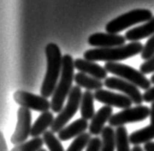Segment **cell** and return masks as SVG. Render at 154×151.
<instances>
[{
    "label": "cell",
    "instance_id": "6da1fadb",
    "mask_svg": "<svg viewBox=\"0 0 154 151\" xmlns=\"http://www.w3.org/2000/svg\"><path fill=\"white\" fill-rule=\"evenodd\" d=\"M144 45L139 41H133L128 44L111 48H96L84 52L83 57L90 61L118 62L129 57H135L143 52Z\"/></svg>",
    "mask_w": 154,
    "mask_h": 151
},
{
    "label": "cell",
    "instance_id": "7a4b0ae2",
    "mask_svg": "<svg viewBox=\"0 0 154 151\" xmlns=\"http://www.w3.org/2000/svg\"><path fill=\"white\" fill-rule=\"evenodd\" d=\"M45 55L47 60V69L43 82L41 85L40 93L44 98H49L54 94L60 78L62 69V56L60 47L55 43H49L46 45Z\"/></svg>",
    "mask_w": 154,
    "mask_h": 151
},
{
    "label": "cell",
    "instance_id": "3957f363",
    "mask_svg": "<svg viewBox=\"0 0 154 151\" xmlns=\"http://www.w3.org/2000/svg\"><path fill=\"white\" fill-rule=\"evenodd\" d=\"M74 59L70 55H64L62 57V69L60 78L57 85L54 94L52 96L51 109L54 113H60L64 106V101L68 99L73 88L72 83L75 80V64Z\"/></svg>",
    "mask_w": 154,
    "mask_h": 151
},
{
    "label": "cell",
    "instance_id": "277c9868",
    "mask_svg": "<svg viewBox=\"0 0 154 151\" xmlns=\"http://www.w3.org/2000/svg\"><path fill=\"white\" fill-rule=\"evenodd\" d=\"M153 17L152 13L147 9H136L125 13L114 18L105 26V30L109 34H119L135 24L147 22Z\"/></svg>",
    "mask_w": 154,
    "mask_h": 151
},
{
    "label": "cell",
    "instance_id": "5b68a950",
    "mask_svg": "<svg viewBox=\"0 0 154 151\" xmlns=\"http://www.w3.org/2000/svg\"><path fill=\"white\" fill-rule=\"evenodd\" d=\"M104 68L107 72L116 75L118 78L125 79L127 82L133 83L137 87L143 90H148L151 88V82L139 70L133 67L125 65L119 62H106Z\"/></svg>",
    "mask_w": 154,
    "mask_h": 151
},
{
    "label": "cell",
    "instance_id": "8992f818",
    "mask_svg": "<svg viewBox=\"0 0 154 151\" xmlns=\"http://www.w3.org/2000/svg\"><path fill=\"white\" fill-rule=\"evenodd\" d=\"M82 94L83 93L82 92V89L79 86H73L71 92L68 96L66 105L58 113V115L55 119V121L51 126L52 132L58 133L62 128L65 127L66 123L76 115L77 111L81 107Z\"/></svg>",
    "mask_w": 154,
    "mask_h": 151
},
{
    "label": "cell",
    "instance_id": "52a82bcc",
    "mask_svg": "<svg viewBox=\"0 0 154 151\" xmlns=\"http://www.w3.org/2000/svg\"><path fill=\"white\" fill-rule=\"evenodd\" d=\"M150 116V109L146 105H137L122 110L119 113L113 114L108 121L109 125L112 127L124 126L126 123L139 122L145 121Z\"/></svg>",
    "mask_w": 154,
    "mask_h": 151
},
{
    "label": "cell",
    "instance_id": "ba28073f",
    "mask_svg": "<svg viewBox=\"0 0 154 151\" xmlns=\"http://www.w3.org/2000/svg\"><path fill=\"white\" fill-rule=\"evenodd\" d=\"M14 100L20 106L38 112H46L51 108V102L43 96L35 95L23 90H17L14 93Z\"/></svg>",
    "mask_w": 154,
    "mask_h": 151
},
{
    "label": "cell",
    "instance_id": "9c48e42d",
    "mask_svg": "<svg viewBox=\"0 0 154 151\" xmlns=\"http://www.w3.org/2000/svg\"><path fill=\"white\" fill-rule=\"evenodd\" d=\"M32 113L30 109L20 106L17 110V122L14 132L11 137V143L17 145L26 142L31 136L32 130Z\"/></svg>",
    "mask_w": 154,
    "mask_h": 151
},
{
    "label": "cell",
    "instance_id": "30bf717a",
    "mask_svg": "<svg viewBox=\"0 0 154 151\" xmlns=\"http://www.w3.org/2000/svg\"><path fill=\"white\" fill-rule=\"evenodd\" d=\"M104 86L112 90H118L123 92L125 96L128 97L133 103L136 105H142V102L144 101L143 95L141 94V91L136 85L127 82L125 79L117 77H110L104 79Z\"/></svg>",
    "mask_w": 154,
    "mask_h": 151
},
{
    "label": "cell",
    "instance_id": "8fae6325",
    "mask_svg": "<svg viewBox=\"0 0 154 151\" xmlns=\"http://www.w3.org/2000/svg\"><path fill=\"white\" fill-rule=\"evenodd\" d=\"M94 97L96 100L111 107L114 106L118 107V108L126 109L131 107V105L133 104V101L127 96L123 94H117L108 90L100 89L98 91H95Z\"/></svg>",
    "mask_w": 154,
    "mask_h": 151
},
{
    "label": "cell",
    "instance_id": "7c38bea8",
    "mask_svg": "<svg viewBox=\"0 0 154 151\" xmlns=\"http://www.w3.org/2000/svg\"><path fill=\"white\" fill-rule=\"evenodd\" d=\"M126 41L125 36L119 34L96 33L88 37L89 45L97 48H111L125 45Z\"/></svg>",
    "mask_w": 154,
    "mask_h": 151
},
{
    "label": "cell",
    "instance_id": "4fadbf2b",
    "mask_svg": "<svg viewBox=\"0 0 154 151\" xmlns=\"http://www.w3.org/2000/svg\"><path fill=\"white\" fill-rule=\"evenodd\" d=\"M113 116V109L111 106L104 105L102 108H100L93 119L91 120V122L89 125V133L94 136H98V135L102 134L103 129H104V125L106 122L110 120V118Z\"/></svg>",
    "mask_w": 154,
    "mask_h": 151
},
{
    "label": "cell",
    "instance_id": "5bb4252c",
    "mask_svg": "<svg viewBox=\"0 0 154 151\" xmlns=\"http://www.w3.org/2000/svg\"><path fill=\"white\" fill-rule=\"evenodd\" d=\"M75 68L78 69L79 72L84 73L91 77L103 80L107 79V71L104 67H102L95 61H90L85 58H77L75 61Z\"/></svg>",
    "mask_w": 154,
    "mask_h": 151
},
{
    "label": "cell",
    "instance_id": "9a60e30c",
    "mask_svg": "<svg viewBox=\"0 0 154 151\" xmlns=\"http://www.w3.org/2000/svg\"><path fill=\"white\" fill-rule=\"evenodd\" d=\"M89 128V125L86 120L84 119H79L75 122H73L69 125L62 128L61 130L57 133V138L60 141H68V140L77 138L79 135L83 134Z\"/></svg>",
    "mask_w": 154,
    "mask_h": 151
},
{
    "label": "cell",
    "instance_id": "2e32d148",
    "mask_svg": "<svg viewBox=\"0 0 154 151\" xmlns=\"http://www.w3.org/2000/svg\"><path fill=\"white\" fill-rule=\"evenodd\" d=\"M153 35H154V17L145 24L135 27V28L127 31L125 36L126 40L133 42V41H139L141 39H144L146 37L151 36Z\"/></svg>",
    "mask_w": 154,
    "mask_h": 151
},
{
    "label": "cell",
    "instance_id": "e0dca14e",
    "mask_svg": "<svg viewBox=\"0 0 154 151\" xmlns=\"http://www.w3.org/2000/svg\"><path fill=\"white\" fill-rule=\"evenodd\" d=\"M54 121H55V119L52 112L46 111V112L41 113L40 116L36 119V121L35 122L34 125L32 126L31 136L33 138H36V137L41 136V135H43L47 131V129L49 127L51 128Z\"/></svg>",
    "mask_w": 154,
    "mask_h": 151
},
{
    "label": "cell",
    "instance_id": "ac0fdd59",
    "mask_svg": "<svg viewBox=\"0 0 154 151\" xmlns=\"http://www.w3.org/2000/svg\"><path fill=\"white\" fill-rule=\"evenodd\" d=\"M75 82L78 86L82 88H85L89 91H98L100 89H103V86L104 83L98 79H95L89 75H86L84 73L79 72L75 75Z\"/></svg>",
    "mask_w": 154,
    "mask_h": 151
},
{
    "label": "cell",
    "instance_id": "d6986e66",
    "mask_svg": "<svg viewBox=\"0 0 154 151\" xmlns=\"http://www.w3.org/2000/svg\"><path fill=\"white\" fill-rule=\"evenodd\" d=\"M94 100L95 97L91 91L86 90L82 94V98L81 101V115L84 120H92L95 116V108H94Z\"/></svg>",
    "mask_w": 154,
    "mask_h": 151
},
{
    "label": "cell",
    "instance_id": "ffe728a7",
    "mask_svg": "<svg viewBox=\"0 0 154 151\" xmlns=\"http://www.w3.org/2000/svg\"><path fill=\"white\" fill-rule=\"evenodd\" d=\"M152 139H154V126L152 125H147L129 135V143L133 145L149 143Z\"/></svg>",
    "mask_w": 154,
    "mask_h": 151
},
{
    "label": "cell",
    "instance_id": "44dd1931",
    "mask_svg": "<svg viewBox=\"0 0 154 151\" xmlns=\"http://www.w3.org/2000/svg\"><path fill=\"white\" fill-rule=\"evenodd\" d=\"M102 148L100 151H115L116 148V131L112 126H105L102 133Z\"/></svg>",
    "mask_w": 154,
    "mask_h": 151
},
{
    "label": "cell",
    "instance_id": "7402d4cb",
    "mask_svg": "<svg viewBox=\"0 0 154 151\" xmlns=\"http://www.w3.org/2000/svg\"><path fill=\"white\" fill-rule=\"evenodd\" d=\"M129 136L125 126L116 129V149L117 151H131L129 147Z\"/></svg>",
    "mask_w": 154,
    "mask_h": 151
},
{
    "label": "cell",
    "instance_id": "603a6c76",
    "mask_svg": "<svg viewBox=\"0 0 154 151\" xmlns=\"http://www.w3.org/2000/svg\"><path fill=\"white\" fill-rule=\"evenodd\" d=\"M44 144L43 139L40 137L33 138L28 142H24L14 145L11 151H39L42 149V145Z\"/></svg>",
    "mask_w": 154,
    "mask_h": 151
},
{
    "label": "cell",
    "instance_id": "cb8c5ba5",
    "mask_svg": "<svg viewBox=\"0 0 154 151\" xmlns=\"http://www.w3.org/2000/svg\"><path fill=\"white\" fill-rule=\"evenodd\" d=\"M42 136L44 143L49 148V151H64V148L60 143V140L56 137L54 132L46 131Z\"/></svg>",
    "mask_w": 154,
    "mask_h": 151
},
{
    "label": "cell",
    "instance_id": "d4e9b609",
    "mask_svg": "<svg viewBox=\"0 0 154 151\" xmlns=\"http://www.w3.org/2000/svg\"><path fill=\"white\" fill-rule=\"evenodd\" d=\"M91 134L84 132L83 134L79 135L75 140L72 142V143L69 145V147L67 148L66 151H82L85 147H87V145L91 140Z\"/></svg>",
    "mask_w": 154,
    "mask_h": 151
},
{
    "label": "cell",
    "instance_id": "484cf974",
    "mask_svg": "<svg viewBox=\"0 0 154 151\" xmlns=\"http://www.w3.org/2000/svg\"><path fill=\"white\" fill-rule=\"evenodd\" d=\"M154 55V35L149 37V39L146 41L144 45V49L141 53V57L143 59H149Z\"/></svg>",
    "mask_w": 154,
    "mask_h": 151
},
{
    "label": "cell",
    "instance_id": "4316f807",
    "mask_svg": "<svg viewBox=\"0 0 154 151\" xmlns=\"http://www.w3.org/2000/svg\"><path fill=\"white\" fill-rule=\"evenodd\" d=\"M140 71L144 75L154 72V55L142 64L140 66Z\"/></svg>",
    "mask_w": 154,
    "mask_h": 151
},
{
    "label": "cell",
    "instance_id": "83f0119b",
    "mask_svg": "<svg viewBox=\"0 0 154 151\" xmlns=\"http://www.w3.org/2000/svg\"><path fill=\"white\" fill-rule=\"evenodd\" d=\"M103 141L99 137H94L90 140L86 147V151H100Z\"/></svg>",
    "mask_w": 154,
    "mask_h": 151
},
{
    "label": "cell",
    "instance_id": "f1b7e54d",
    "mask_svg": "<svg viewBox=\"0 0 154 151\" xmlns=\"http://www.w3.org/2000/svg\"><path fill=\"white\" fill-rule=\"evenodd\" d=\"M143 98H144V101L146 102H153L154 101V86L143 94Z\"/></svg>",
    "mask_w": 154,
    "mask_h": 151
},
{
    "label": "cell",
    "instance_id": "f546056e",
    "mask_svg": "<svg viewBox=\"0 0 154 151\" xmlns=\"http://www.w3.org/2000/svg\"><path fill=\"white\" fill-rule=\"evenodd\" d=\"M0 151H9L8 146H7V143L3 133H0Z\"/></svg>",
    "mask_w": 154,
    "mask_h": 151
},
{
    "label": "cell",
    "instance_id": "4dcf8cb0",
    "mask_svg": "<svg viewBox=\"0 0 154 151\" xmlns=\"http://www.w3.org/2000/svg\"><path fill=\"white\" fill-rule=\"evenodd\" d=\"M144 150L145 151H154V142H149V143H145Z\"/></svg>",
    "mask_w": 154,
    "mask_h": 151
},
{
    "label": "cell",
    "instance_id": "1f68e13d",
    "mask_svg": "<svg viewBox=\"0 0 154 151\" xmlns=\"http://www.w3.org/2000/svg\"><path fill=\"white\" fill-rule=\"evenodd\" d=\"M150 125L154 126V101L151 102V107H150Z\"/></svg>",
    "mask_w": 154,
    "mask_h": 151
},
{
    "label": "cell",
    "instance_id": "d6a6232c",
    "mask_svg": "<svg viewBox=\"0 0 154 151\" xmlns=\"http://www.w3.org/2000/svg\"><path fill=\"white\" fill-rule=\"evenodd\" d=\"M131 151H144V149H143L140 145H134Z\"/></svg>",
    "mask_w": 154,
    "mask_h": 151
},
{
    "label": "cell",
    "instance_id": "836d02e7",
    "mask_svg": "<svg viewBox=\"0 0 154 151\" xmlns=\"http://www.w3.org/2000/svg\"><path fill=\"white\" fill-rule=\"evenodd\" d=\"M150 82H151V83H153L154 84V74L151 76V79H150Z\"/></svg>",
    "mask_w": 154,
    "mask_h": 151
},
{
    "label": "cell",
    "instance_id": "e575fe53",
    "mask_svg": "<svg viewBox=\"0 0 154 151\" xmlns=\"http://www.w3.org/2000/svg\"><path fill=\"white\" fill-rule=\"evenodd\" d=\"M39 151H47V150H46V149H43V148H42V149H40Z\"/></svg>",
    "mask_w": 154,
    "mask_h": 151
}]
</instances>
